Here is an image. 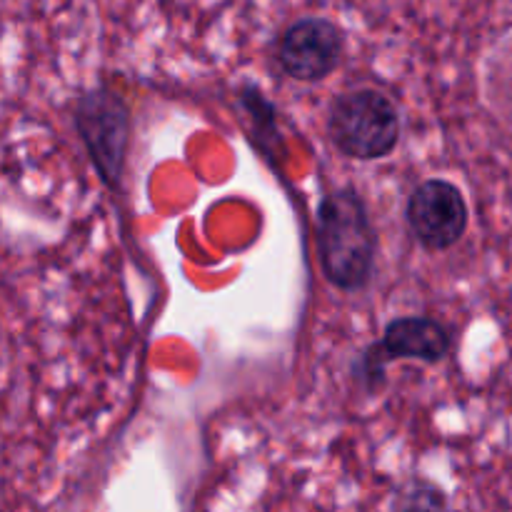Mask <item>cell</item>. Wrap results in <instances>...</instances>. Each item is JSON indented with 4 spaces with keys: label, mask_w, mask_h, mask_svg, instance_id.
I'll list each match as a JSON object with an SVG mask.
<instances>
[{
    "label": "cell",
    "mask_w": 512,
    "mask_h": 512,
    "mask_svg": "<svg viewBox=\"0 0 512 512\" xmlns=\"http://www.w3.org/2000/svg\"><path fill=\"white\" fill-rule=\"evenodd\" d=\"M315 248L325 280L343 293L368 288L378 235L365 200L350 185L325 195L315 210Z\"/></svg>",
    "instance_id": "cell-1"
},
{
    "label": "cell",
    "mask_w": 512,
    "mask_h": 512,
    "mask_svg": "<svg viewBox=\"0 0 512 512\" xmlns=\"http://www.w3.org/2000/svg\"><path fill=\"white\" fill-rule=\"evenodd\" d=\"M328 138L353 160L388 158L400 140V115L393 100L375 88L338 95L328 113Z\"/></svg>",
    "instance_id": "cell-2"
},
{
    "label": "cell",
    "mask_w": 512,
    "mask_h": 512,
    "mask_svg": "<svg viewBox=\"0 0 512 512\" xmlns=\"http://www.w3.org/2000/svg\"><path fill=\"white\" fill-rule=\"evenodd\" d=\"M73 123L100 180L110 190H120L133 133V118L123 95L108 85L83 90L75 100Z\"/></svg>",
    "instance_id": "cell-3"
},
{
    "label": "cell",
    "mask_w": 512,
    "mask_h": 512,
    "mask_svg": "<svg viewBox=\"0 0 512 512\" xmlns=\"http://www.w3.org/2000/svg\"><path fill=\"white\" fill-rule=\"evenodd\" d=\"M453 348L448 328L425 315H405L390 320L383 340L373 343L355 365V380L363 383L370 393H378L385 380V365L393 360H420L435 365Z\"/></svg>",
    "instance_id": "cell-4"
},
{
    "label": "cell",
    "mask_w": 512,
    "mask_h": 512,
    "mask_svg": "<svg viewBox=\"0 0 512 512\" xmlns=\"http://www.w3.org/2000/svg\"><path fill=\"white\" fill-rule=\"evenodd\" d=\"M345 53V30L323 15L293 20L275 43V63L298 83H320L335 73Z\"/></svg>",
    "instance_id": "cell-5"
},
{
    "label": "cell",
    "mask_w": 512,
    "mask_h": 512,
    "mask_svg": "<svg viewBox=\"0 0 512 512\" xmlns=\"http://www.w3.org/2000/svg\"><path fill=\"white\" fill-rule=\"evenodd\" d=\"M405 220L413 238L430 253H443L468 233L470 208L463 190L443 178L420 183L410 193Z\"/></svg>",
    "instance_id": "cell-6"
},
{
    "label": "cell",
    "mask_w": 512,
    "mask_h": 512,
    "mask_svg": "<svg viewBox=\"0 0 512 512\" xmlns=\"http://www.w3.org/2000/svg\"><path fill=\"white\" fill-rule=\"evenodd\" d=\"M238 103L245 110L248 120L253 123V143L268 160L283 158V135L275 120V108L263 90L255 83H243L238 88Z\"/></svg>",
    "instance_id": "cell-7"
},
{
    "label": "cell",
    "mask_w": 512,
    "mask_h": 512,
    "mask_svg": "<svg viewBox=\"0 0 512 512\" xmlns=\"http://www.w3.org/2000/svg\"><path fill=\"white\" fill-rule=\"evenodd\" d=\"M393 512H448V495L428 480H410L395 493Z\"/></svg>",
    "instance_id": "cell-8"
},
{
    "label": "cell",
    "mask_w": 512,
    "mask_h": 512,
    "mask_svg": "<svg viewBox=\"0 0 512 512\" xmlns=\"http://www.w3.org/2000/svg\"><path fill=\"white\" fill-rule=\"evenodd\" d=\"M0 28H3V25H0Z\"/></svg>",
    "instance_id": "cell-9"
}]
</instances>
